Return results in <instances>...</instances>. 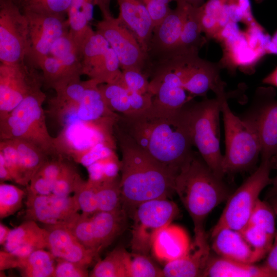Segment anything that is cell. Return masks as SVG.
<instances>
[{
  "label": "cell",
  "instance_id": "obj_1",
  "mask_svg": "<svg viewBox=\"0 0 277 277\" xmlns=\"http://www.w3.org/2000/svg\"><path fill=\"white\" fill-rule=\"evenodd\" d=\"M186 105L175 111L151 106L134 114H118L115 125L176 176L194 152Z\"/></svg>",
  "mask_w": 277,
  "mask_h": 277
},
{
  "label": "cell",
  "instance_id": "obj_2",
  "mask_svg": "<svg viewBox=\"0 0 277 277\" xmlns=\"http://www.w3.org/2000/svg\"><path fill=\"white\" fill-rule=\"evenodd\" d=\"M113 135L122 154V202L132 211L144 202L175 193L176 175L140 148L115 124Z\"/></svg>",
  "mask_w": 277,
  "mask_h": 277
},
{
  "label": "cell",
  "instance_id": "obj_3",
  "mask_svg": "<svg viewBox=\"0 0 277 277\" xmlns=\"http://www.w3.org/2000/svg\"><path fill=\"white\" fill-rule=\"evenodd\" d=\"M174 190L192 220L193 243L199 245L207 243L205 219L230 195L223 179L213 172L199 152L194 151L190 160L176 175Z\"/></svg>",
  "mask_w": 277,
  "mask_h": 277
},
{
  "label": "cell",
  "instance_id": "obj_4",
  "mask_svg": "<svg viewBox=\"0 0 277 277\" xmlns=\"http://www.w3.org/2000/svg\"><path fill=\"white\" fill-rule=\"evenodd\" d=\"M46 96L42 90L26 97L0 119V140L22 139L36 145L50 157L60 156L46 123L42 105Z\"/></svg>",
  "mask_w": 277,
  "mask_h": 277
},
{
  "label": "cell",
  "instance_id": "obj_5",
  "mask_svg": "<svg viewBox=\"0 0 277 277\" xmlns=\"http://www.w3.org/2000/svg\"><path fill=\"white\" fill-rule=\"evenodd\" d=\"M226 94L214 98L205 97L200 102L191 101L186 105L189 127L193 146L207 165L219 177L223 179V155L220 145L219 116L223 99Z\"/></svg>",
  "mask_w": 277,
  "mask_h": 277
},
{
  "label": "cell",
  "instance_id": "obj_6",
  "mask_svg": "<svg viewBox=\"0 0 277 277\" xmlns=\"http://www.w3.org/2000/svg\"><path fill=\"white\" fill-rule=\"evenodd\" d=\"M225 130V152L222 170L226 174L247 171L255 167L261 154V145L255 132L234 115L230 109L227 96L221 105Z\"/></svg>",
  "mask_w": 277,
  "mask_h": 277
},
{
  "label": "cell",
  "instance_id": "obj_7",
  "mask_svg": "<svg viewBox=\"0 0 277 277\" xmlns=\"http://www.w3.org/2000/svg\"><path fill=\"white\" fill-rule=\"evenodd\" d=\"M277 167V160L261 161L254 172L227 199L225 207L211 236L223 228L241 231L247 225L262 191L271 184V170Z\"/></svg>",
  "mask_w": 277,
  "mask_h": 277
},
{
  "label": "cell",
  "instance_id": "obj_8",
  "mask_svg": "<svg viewBox=\"0 0 277 277\" xmlns=\"http://www.w3.org/2000/svg\"><path fill=\"white\" fill-rule=\"evenodd\" d=\"M271 86L258 88L248 108L240 117L256 134L261 161L277 160V100Z\"/></svg>",
  "mask_w": 277,
  "mask_h": 277
},
{
  "label": "cell",
  "instance_id": "obj_9",
  "mask_svg": "<svg viewBox=\"0 0 277 277\" xmlns=\"http://www.w3.org/2000/svg\"><path fill=\"white\" fill-rule=\"evenodd\" d=\"M115 118L96 122L77 120L63 127L54 137V144L59 155L71 159L74 162L100 143L112 148L115 143L113 127Z\"/></svg>",
  "mask_w": 277,
  "mask_h": 277
},
{
  "label": "cell",
  "instance_id": "obj_10",
  "mask_svg": "<svg viewBox=\"0 0 277 277\" xmlns=\"http://www.w3.org/2000/svg\"><path fill=\"white\" fill-rule=\"evenodd\" d=\"M133 212L131 249L132 252L147 255L156 233L171 224L179 209L168 199H157L141 203Z\"/></svg>",
  "mask_w": 277,
  "mask_h": 277
},
{
  "label": "cell",
  "instance_id": "obj_11",
  "mask_svg": "<svg viewBox=\"0 0 277 277\" xmlns=\"http://www.w3.org/2000/svg\"><path fill=\"white\" fill-rule=\"evenodd\" d=\"M81 49L68 31L56 41L39 66L44 85L55 91L81 80Z\"/></svg>",
  "mask_w": 277,
  "mask_h": 277
},
{
  "label": "cell",
  "instance_id": "obj_12",
  "mask_svg": "<svg viewBox=\"0 0 277 277\" xmlns=\"http://www.w3.org/2000/svg\"><path fill=\"white\" fill-rule=\"evenodd\" d=\"M42 73L25 61L16 64H0V119L26 97L42 90Z\"/></svg>",
  "mask_w": 277,
  "mask_h": 277
},
{
  "label": "cell",
  "instance_id": "obj_13",
  "mask_svg": "<svg viewBox=\"0 0 277 277\" xmlns=\"http://www.w3.org/2000/svg\"><path fill=\"white\" fill-rule=\"evenodd\" d=\"M26 16L12 0H0V61L16 64L25 61L28 48Z\"/></svg>",
  "mask_w": 277,
  "mask_h": 277
},
{
  "label": "cell",
  "instance_id": "obj_14",
  "mask_svg": "<svg viewBox=\"0 0 277 277\" xmlns=\"http://www.w3.org/2000/svg\"><path fill=\"white\" fill-rule=\"evenodd\" d=\"M29 26L28 48L25 61L39 70L56 41L69 30L65 14L24 13Z\"/></svg>",
  "mask_w": 277,
  "mask_h": 277
},
{
  "label": "cell",
  "instance_id": "obj_15",
  "mask_svg": "<svg viewBox=\"0 0 277 277\" xmlns=\"http://www.w3.org/2000/svg\"><path fill=\"white\" fill-rule=\"evenodd\" d=\"M83 74L100 85L111 83L122 76L118 58L107 40L93 31L81 48Z\"/></svg>",
  "mask_w": 277,
  "mask_h": 277
},
{
  "label": "cell",
  "instance_id": "obj_16",
  "mask_svg": "<svg viewBox=\"0 0 277 277\" xmlns=\"http://www.w3.org/2000/svg\"><path fill=\"white\" fill-rule=\"evenodd\" d=\"M96 32L108 42L116 53L122 70L143 71L147 55L133 33L117 17L103 18L96 25Z\"/></svg>",
  "mask_w": 277,
  "mask_h": 277
},
{
  "label": "cell",
  "instance_id": "obj_17",
  "mask_svg": "<svg viewBox=\"0 0 277 277\" xmlns=\"http://www.w3.org/2000/svg\"><path fill=\"white\" fill-rule=\"evenodd\" d=\"M26 220L47 226H68L78 215L80 210L74 196L35 194L27 189Z\"/></svg>",
  "mask_w": 277,
  "mask_h": 277
},
{
  "label": "cell",
  "instance_id": "obj_18",
  "mask_svg": "<svg viewBox=\"0 0 277 277\" xmlns=\"http://www.w3.org/2000/svg\"><path fill=\"white\" fill-rule=\"evenodd\" d=\"M176 2L175 8L171 10L162 22L154 28L147 58L159 56L177 48L189 4L181 1Z\"/></svg>",
  "mask_w": 277,
  "mask_h": 277
},
{
  "label": "cell",
  "instance_id": "obj_19",
  "mask_svg": "<svg viewBox=\"0 0 277 277\" xmlns=\"http://www.w3.org/2000/svg\"><path fill=\"white\" fill-rule=\"evenodd\" d=\"M47 248L56 258L87 267L98 254L81 244L68 228L47 226Z\"/></svg>",
  "mask_w": 277,
  "mask_h": 277
},
{
  "label": "cell",
  "instance_id": "obj_20",
  "mask_svg": "<svg viewBox=\"0 0 277 277\" xmlns=\"http://www.w3.org/2000/svg\"><path fill=\"white\" fill-rule=\"evenodd\" d=\"M99 88L108 108L118 114H134L152 106L150 94L130 90L123 84L121 77L115 82L99 85Z\"/></svg>",
  "mask_w": 277,
  "mask_h": 277
},
{
  "label": "cell",
  "instance_id": "obj_21",
  "mask_svg": "<svg viewBox=\"0 0 277 277\" xmlns=\"http://www.w3.org/2000/svg\"><path fill=\"white\" fill-rule=\"evenodd\" d=\"M117 18L133 33L146 54L154 27L147 9L140 0H117Z\"/></svg>",
  "mask_w": 277,
  "mask_h": 277
},
{
  "label": "cell",
  "instance_id": "obj_22",
  "mask_svg": "<svg viewBox=\"0 0 277 277\" xmlns=\"http://www.w3.org/2000/svg\"><path fill=\"white\" fill-rule=\"evenodd\" d=\"M4 246L5 250L25 257L35 250L47 248V230L34 221L26 220L11 229Z\"/></svg>",
  "mask_w": 277,
  "mask_h": 277
},
{
  "label": "cell",
  "instance_id": "obj_23",
  "mask_svg": "<svg viewBox=\"0 0 277 277\" xmlns=\"http://www.w3.org/2000/svg\"><path fill=\"white\" fill-rule=\"evenodd\" d=\"M211 239L212 248L219 256L248 264H254L262 259L240 231L223 228Z\"/></svg>",
  "mask_w": 277,
  "mask_h": 277
},
{
  "label": "cell",
  "instance_id": "obj_24",
  "mask_svg": "<svg viewBox=\"0 0 277 277\" xmlns=\"http://www.w3.org/2000/svg\"><path fill=\"white\" fill-rule=\"evenodd\" d=\"M191 245L185 230L179 226L170 224L156 233L151 250L157 259L166 263L186 255Z\"/></svg>",
  "mask_w": 277,
  "mask_h": 277
},
{
  "label": "cell",
  "instance_id": "obj_25",
  "mask_svg": "<svg viewBox=\"0 0 277 277\" xmlns=\"http://www.w3.org/2000/svg\"><path fill=\"white\" fill-rule=\"evenodd\" d=\"M210 255L208 243L203 245L193 243L186 255L166 263L163 269L164 276H202Z\"/></svg>",
  "mask_w": 277,
  "mask_h": 277
},
{
  "label": "cell",
  "instance_id": "obj_26",
  "mask_svg": "<svg viewBox=\"0 0 277 277\" xmlns=\"http://www.w3.org/2000/svg\"><path fill=\"white\" fill-rule=\"evenodd\" d=\"M126 210L97 211L90 216L94 236L101 252L121 234L126 226Z\"/></svg>",
  "mask_w": 277,
  "mask_h": 277
},
{
  "label": "cell",
  "instance_id": "obj_27",
  "mask_svg": "<svg viewBox=\"0 0 277 277\" xmlns=\"http://www.w3.org/2000/svg\"><path fill=\"white\" fill-rule=\"evenodd\" d=\"M202 276L271 277L263 265L243 263L220 256L210 257Z\"/></svg>",
  "mask_w": 277,
  "mask_h": 277
},
{
  "label": "cell",
  "instance_id": "obj_28",
  "mask_svg": "<svg viewBox=\"0 0 277 277\" xmlns=\"http://www.w3.org/2000/svg\"><path fill=\"white\" fill-rule=\"evenodd\" d=\"M88 81L77 109L78 120L96 122L117 117L118 114L110 110L105 103L99 88L100 84L92 79Z\"/></svg>",
  "mask_w": 277,
  "mask_h": 277
},
{
  "label": "cell",
  "instance_id": "obj_29",
  "mask_svg": "<svg viewBox=\"0 0 277 277\" xmlns=\"http://www.w3.org/2000/svg\"><path fill=\"white\" fill-rule=\"evenodd\" d=\"M93 0H71L68 10L69 32L80 49L93 31L89 23L93 18Z\"/></svg>",
  "mask_w": 277,
  "mask_h": 277
},
{
  "label": "cell",
  "instance_id": "obj_30",
  "mask_svg": "<svg viewBox=\"0 0 277 277\" xmlns=\"http://www.w3.org/2000/svg\"><path fill=\"white\" fill-rule=\"evenodd\" d=\"M18 153L25 186L50 157L35 144L22 139L9 140Z\"/></svg>",
  "mask_w": 277,
  "mask_h": 277
},
{
  "label": "cell",
  "instance_id": "obj_31",
  "mask_svg": "<svg viewBox=\"0 0 277 277\" xmlns=\"http://www.w3.org/2000/svg\"><path fill=\"white\" fill-rule=\"evenodd\" d=\"M56 259L49 251L41 249L25 257L19 258L18 268L23 276L52 277L56 264Z\"/></svg>",
  "mask_w": 277,
  "mask_h": 277
},
{
  "label": "cell",
  "instance_id": "obj_32",
  "mask_svg": "<svg viewBox=\"0 0 277 277\" xmlns=\"http://www.w3.org/2000/svg\"><path fill=\"white\" fill-rule=\"evenodd\" d=\"M129 252L122 247L115 248L98 262L89 273L91 277H127Z\"/></svg>",
  "mask_w": 277,
  "mask_h": 277
},
{
  "label": "cell",
  "instance_id": "obj_33",
  "mask_svg": "<svg viewBox=\"0 0 277 277\" xmlns=\"http://www.w3.org/2000/svg\"><path fill=\"white\" fill-rule=\"evenodd\" d=\"M202 33L199 8L189 5L182 33L176 49L199 50L205 43V39L202 35Z\"/></svg>",
  "mask_w": 277,
  "mask_h": 277
},
{
  "label": "cell",
  "instance_id": "obj_34",
  "mask_svg": "<svg viewBox=\"0 0 277 277\" xmlns=\"http://www.w3.org/2000/svg\"><path fill=\"white\" fill-rule=\"evenodd\" d=\"M120 181L121 179L117 176L93 184L96 188L98 211H111L122 207Z\"/></svg>",
  "mask_w": 277,
  "mask_h": 277
},
{
  "label": "cell",
  "instance_id": "obj_35",
  "mask_svg": "<svg viewBox=\"0 0 277 277\" xmlns=\"http://www.w3.org/2000/svg\"><path fill=\"white\" fill-rule=\"evenodd\" d=\"M23 13L67 14L71 0H12Z\"/></svg>",
  "mask_w": 277,
  "mask_h": 277
},
{
  "label": "cell",
  "instance_id": "obj_36",
  "mask_svg": "<svg viewBox=\"0 0 277 277\" xmlns=\"http://www.w3.org/2000/svg\"><path fill=\"white\" fill-rule=\"evenodd\" d=\"M163 269L160 268L147 255L129 253L127 277H162Z\"/></svg>",
  "mask_w": 277,
  "mask_h": 277
},
{
  "label": "cell",
  "instance_id": "obj_37",
  "mask_svg": "<svg viewBox=\"0 0 277 277\" xmlns=\"http://www.w3.org/2000/svg\"><path fill=\"white\" fill-rule=\"evenodd\" d=\"M241 232L262 259L270 249L275 235L265 229L250 224H247Z\"/></svg>",
  "mask_w": 277,
  "mask_h": 277
},
{
  "label": "cell",
  "instance_id": "obj_38",
  "mask_svg": "<svg viewBox=\"0 0 277 277\" xmlns=\"http://www.w3.org/2000/svg\"><path fill=\"white\" fill-rule=\"evenodd\" d=\"M67 227L85 247L98 254L100 252L90 216L79 214Z\"/></svg>",
  "mask_w": 277,
  "mask_h": 277
},
{
  "label": "cell",
  "instance_id": "obj_39",
  "mask_svg": "<svg viewBox=\"0 0 277 277\" xmlns=\"http://www.w3.org/2000/svg\"><path fill=\"white\" fill-rule=\"evenodd\" d=\"M25 193L17 187L5 183L0 185V217H7L18 210L22 206Z\"/></svg>",
  "mask_w": 277,
  "mask_h": 277
},
{
  "label": "cell",
  "instance_id": "obj_40",
  "mask_svg": "<svg viewBox=\"0 0 277 277\" xmlns=\"http://www.w3.org/2000/svg\"><path fill=\"white\" fill-rule=\"evenodd\" d=\"M74 197L82 213L91 216L98 211L95 186L82 179L74 190Z\"/></svg>",
  "mask_w": 277,
  "mask_h": 277
},
{
  "label": "cell",
  "instance_id": "obj_41",
  "mask_svg": "<svg viewBox=\"0 0 277 277\" xmlns=\"http://www.w3.org/2000/svg\"><path fill=\"white\" fill-rule=\"evenodd\" d=\"M82 178L71 163L65 161L62 171L54 185L52 193L60 196H67Z\"/></svg>",
  "mask_w": 277,
  "mask_h": 277
},
{
  "label": "cell",
  "instance_id": "obj_42",
  "mask_svg": "<svg viewBox=\"0 0 277 277\" xmlns=\"http://www.w3.org/2000/svg\"><path fill=\"white\" fill-rule=\"evenodd\" d=\"M0 152L5 159L12 180L17 184L25 186L19 156L10 140H0Z\"/></svg>",
  "mask_w": 277,
  "mask_h": 277
},
{
  "label": "cell",
  "instance_id": "obj_43",
  "mask_svg": "<svg viewBox=\"0 0 277 277\" xmlns=\"http://www.w3.org/2000/svg\"><path fill=\"white\" fill-rule=\"evenodd\" d=\"M121 80L130 90L151 95L149 80L143 71L134 69L122 70Z\"/></svg>",
  "mask_w": 277,
  "mask_h": 277
},
{
  "label": "cell",
  "instance_id": "obj_44",
  "mask_svg": "<svg viewBox=\"0 0 277 277\" xmlns=\"http://www.w3.org/2000/svg\"><path fill=\"white\" fill-rule=\"evenodd\" d=\"M176 0H140L151 17L154 28L159 25L171 9L169 3Z\"/></svg>",
  "mask_w": 277,
  "mask_h": 277
},
{
  "label": "cell",
  "instance_id": "obj_45",
  "mask_svg": "<svg viewBox=\"0 0 277 277\" xmlns=\"http://www.w3.org/2000/svg\"><path fill=\"white\" fill-rule=\"evenodd\" d=\"M57 263L52 277H86L89 274L87 268L79 264L62 259H57Z\"/></svg>",
  "mask_w": 277,
  "mask_h": 277
},
{
  "label": "cell",
  "instance_id": "obj_46",
  "mask_svg": "<svg viewBox=\"0 0 277 277\" xmlns=\"http://www.w3.org/2000/svg\"><path fill=\"white\" fill-rule=\"evenodd\" d=\"M267 254L263 266L270 273L271 277H277V231L272 245Z\"/></svg>",
  "mask_w": 277,
  "mask_h": 277
},
{
  "label": "cell",
  "instance_id": "obj_47",
  "mask_svg": "<svg viewBox=\"0 0 277 277\" xmlns=\"http://www.w3.org/2000/svg\"><path fill=\"white\" fill-rule=\"evenodd\" d=\"M19 258L6 250L0 251L1 271L12 268H18Z\"/></svg>",
  "mask_w": 277,
  "mask_h": 277
},
{
  "label": "cell",
  "instance_id": "obj_48",
  "mask_svg": "<svg viewBox=\"0 0 277 277\" xmlns=\"http://www.w3.org/2000/svg\"><path fill=\"white\" fill-rule=\"evenodd\" d=\"M111 0H93L94 6H97L100 10L103 18L112 16L110 11Z\"/></svg>",
  "mask_w": 277,
  "mask_h": 277
},
{
  "label": "cell",
  "instance_id": "obj_49",
  "mask_svg": "<svg viewBox=\"0 0 277 277\" xmlns=\"http://www.w3.org/2000/svg\"><path fill=\"white\" fill-rule=\"evenodd\" d=\"M0 180L1 182L5 181H13L8 168L7 167L5 159L0 152Z\"/></svg>",
  "mask_w": 277,
  "mask_h": 277
},
{
  "label": "cell",
  "instance_id": "obj_50",
  "mask_svg": "<svg viewBox=\"0 0 277 277\" xmlns=\"http://www.w3.org/2000/svg\"><path fill=\"white\" fill-rule=\"evenodd\" d=\"M266 54H274L277 55V30L270 40L266 47Z\"/></svg>",
  "mask_w": 277,
  "mask_h": 277
},
{
  "label": "cell",
  "instance_id": "obj_51",
  "mask_svg": "<svg viewBox=\"0 0 277 277\" xmlns=\"http://www.w3.org/2000/svg\"><path fill=\"white\" fill-rule=\"evenodd\" d=\"M262 83L277 87V66L263 79Z\"/></svg>",
  "mask_w": 277,
  "mask_h": 277
},
{
  "label": "cell",
  "instance_id": "obj_52",
  "mask_svg": "<svg viewBox=\"0 0 277 277\" xmlns=\"http://www.w3.org/2000/svg\"><path fill=\"white\" fill-rule=\"evenodd\" d=\"M11 229L2 223L0 224V244L4 245L9 235Z\"/></svg>",
  "mask_w": 277,
  "mask_h": 277
},
{
  "label": "cell",
  "instance_id": "obj_53",
  "mask_svg": "<svg viewBox=\"0 0 277 277\" xmlns=\"http://www.w3.org/2000/svg\"><path fill=\"white\" fill-rule=\"evenodd\" d=\"M271 185L272 187L267 194L269 199L277 197V174L273 179H272Z\"/></svg>",
  "mask_w": 277,
  "mask_h": 277
},
{
  "label": "cell",
  "instance_id": "obj_54",
  "mask_svg": "<svg viewBox=\"0 0 277 277\" xmlns=\"http://www.w3.org/2000/svg\"><path fill=\"white\" fill-rule=\"evenodd\" d=\"M184 2L193 7H197L202 5L204 3L205 0H176Z\"/></svg>",
  "mask_w": 277,
  "mask_h": 277
},
{
  "label": "cell",
  "instance_id": "obj_55",
  "mask_svg": "<svg viewBox=\"0 0 277 277\" xmlns=\"http://www.w3.org/2000/svg\"><path fill=\"white\" fill-rule=\"evenodd\" d=\"M269 200L270 201V203L269 204L271 206L275 213V215L277 217V197L271 198Z\"/></svg>",
  "mask_w": 277,
  "mask_h": 277
},
{
  "label": "cell",
  "instance_id": "obj_56",
  "mask_svg": "<svg viewBox=\"0 0 277 277\" xmlns=\"http://www.w3.org/2000/svg\"><path fill=\"white\" fill-rule=\"evenodd\" d=\"M255 1L257 3H261L263 2L264 0H255Z\"/></svg>",
  "mask_w": 277,
  "mask_h": 277
}]
</instances>
